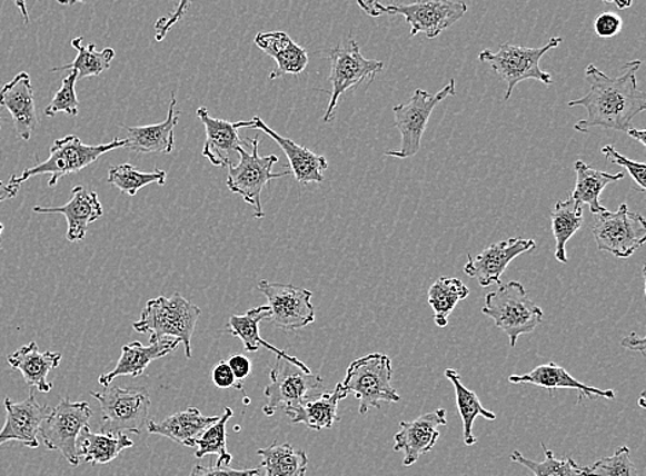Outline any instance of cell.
<instances>
[{
	"mask_svg": "<svg viewBox=\"0 0 646 476\" xmlns=\"http://www.w3.org/2000/svg\"><path fill=\"white\" fill-rule=\"evenodd\" d=\"M642 63L639 60L628 61L617 78L608 77L594 63L587 66L585 75L590 91L579 100L568 102L570 108L584 107L587 110V118L575 125L576 131L586 133L596 127L615 131L633 129V119L646 109L645 92L637 87Z\"/></svg>",
	"mask_w": 646,
	"mask_h": 476,
	"instance_id": "6da1fadb",
	"label": "cell"
},
{
	"mask_svg": "<svg viewBox=\"0 0 646 476\" xmlns=\"http://www.w3.org/2000/svg\"><path fill=\"white\" fill-rule=\"evenodd\" d=\"M201 316L198 306L190 304L181 294L171 298L159 296L149 300L141 313L140 321L132 324L138 334H149V344L161 340H178L185 347V356L192 358L190 340L195 334L196 324Z\"/></svg>",
	"mask_w": 646,
	"mask_h": 476,
	"instance_id": "7a4b0ae2",
	"label": "cell"
},
{
	"mask_svg": "<svg viewBox=\"0 0 646 476\" xmlns=\"http://www.w3.org/2000/svg\"><path fill=\"white\" fill-rule=\"evenodd\" d=\"M481 311L509 336L513 348L520 336L533 334L544 321V310L529 298L518 281L500 284L495 292L486 296Z\"/></svg>",
	"mask_w": 646,
	"mask_h": 476,
	"instance_id": "3957f363",
	"label": "cell"
},
{
	"mask_svg": "<svg viewBox=\"0 0 646 476\" xmlns=\"http://www.w3.org/2000/svg\"><path fill=\"white\" fill-rule=\"evenodd\" d=\"M126 147V139L120 138H115L109 143L91 147V145L83 143L82 139L77 136H67L57 139L53 147L50 148L48 160L39 162L32 168H27V170L21 172V176L11 177L10 184L20 186L30 178L49 173V188H54L62 177L82 171L86 167L100 159L102 155Z\"/></svg>",
	"mask_w": 646,
	"mask_h": 476,
	"instance_id": "277c9868",
	"label": "cell"
},
{
	"mask_svg": "<svg viewBox=\"0 0 646 476\" xmlns=\"http://www.w3.org/2000/svg\"><path fill=\"white\" fill-rule=\"evenodd\" d=\"M391 359L385 354L372 353L349 365L342 386L359 399V411L365 416L369 409H379L382 404L399 403L401 397L391 386Z\"/></svg>",
	"mask_w": 646,
	"mask_h": 476,
	"instance_id": "5b68a950",
	"label": "cell"
},
{
	"mask_svg": "<svg viewBox=\"0 0 646 476\" xmlns=\"http://www.w3.org/2000/svg\"><path fill=\"white\" fill-rule=\"evenodd\" d=\"M563 38H551L544 48L530 49L524 46L504 43L499 51L483 50L478 60L493 68V71L506 83L505 101H509L516 86L523 80L534 79L546 86L553 85L550 73L540 68L539 62L547 51L558 48Z\"/></svg>",
	"mask_w": 646,
	"mask_h": 476,
	"instance_id": "8992f818",
	"label": "cell"
},
{
	"mask_svg": "<svg viewBox=\"0 0 646 476\" xmlns=\"http://www.w3.org/2000/svg\"><path fill=\"white\" fill-rule=\"evenodd\" d=\"M102 410L101 433L141 434L147 427L151 397L147 388L107 387L101 393H90Z\"/></svg>",
	"mask_w": 646,
	"mask_h": 476,
	"instance_id": "52a82bcc",
	"label": "cell"
},
{
	"mask_svg": "<svg viewBox=\"0 0 646 476\" xmlns=\"http://www.w3.org/2000/svg\"><path fill=\"white\" fill-rule=\"evenodd\" d=\"M269 376L270 383L265 388L268 404L262 409L267 416H274L279 408L285 409L316 396L322 387V377L310 371L297 357H277Z\"/></svg>",
	"mask_w": 646,
	"mask_h": 476,
	"instance_id": "ba28073f",
	"label": "cell"
},
{
	"mask_svg": "<svg viewBox=\"0 0 646 476\" xmlns=\"http://www.w3.org/2000/svg\"><path fill=\"white\" fill-rule=\"evenodd\" d=\"M454 96H457V87H455V80L451 79L436 95L418 89L414 91L411 100L396 106L394 108L395 126L400 131L401 145L399 149L388 150L385 155L396 159H409L418 155L433 110L446 98Z\"/></svg>",
	"mask_w": 646,
	"mask_h": 476,
	"instance_id": "9c48e42d",
	"label": "cell"
},
{
	"mask_svg": "<svg viewBox=\"0 0 646 476\" xmlns=\"http://www.w3.org/2000/svg\"><path fill=\"white\" fill-rule=\"evenodd\" d=\"M331 73L330 102L326 110L325 123H330L336 116L339 98L346 91L355 89L362 83H372L377 75L384 71V62L378 60H367L361 54L360 46L355 39L346 40L344 44L337 46L330 51Z\"/></svg>",
	"mask_w": 646,
	"mask_h": 476,
	"instance_id": "30bf717a",
	"label": "cell"
},
{
	"mask_svg": "<svg viewBox=\"0 0 646 476\" xmlns=\"http://www.w3.org/2000/svg\"><path fill=\"white\" fill-rule=\"evenodd\" d=\"M250 143V153L245 148L238 149L240 161L238 166H229L227 186L232 194L241 196V199L248 206L256 208L254 217L264 218L265 212L261 197L265 186L274 181V179L286 177L291 172H272V168L276 162H279V158L276 155L261 158L258 153L259 138H252Z\"/></svg>",
	"mask_w": 646,
	"mask_h": 476,
	"instance_id": "8fae6325",
	"label": "cell"
},
{
	"mask_svg": "<svg viewBox=\"0 0 646 476\" xmlns=\"http://www.w3.org/2000/svg\"><path fill=\"white\" fill-rule=\"evenodd\" d=\"M92 410L88 403H72L71 399H61L54 409L40 424L39 434L43 438L46 448L59 450L67 462L78 467V439L80 433L89 427Z\"/></svg>",
	"mask_w": 646,
	"mask_h": 476,
	"instance_id": "7c38bea8",
	"label": "cell"
},
{
	"mask_svg": "<svg viewBox=\"0 0 646 476\" xmlns=\"http://www.w3.org/2000/svg\"><path fill=\"white\" fill-rule=\"evenodd\" d=\"M592 234L598 249L620 259L630 258L646 242V222L642 214L622 205L615 212L594 215Z\"/></svg>",
	"mask_w": 646,
	"mask_h": 476,
	"instance_id": "4fadbf2b",
	"label": "cell"
},
{
	"mask_svg": "<svg viewBox=\"0 0 646 476\" xmlns=\"http://www.w3.org/2000/svg\"><path fill=\"white\" fill-rule=\"evenodd\" d=\"M467 13L465 2L454 0H415L409 4L385 6L386 16H402L411 27V37L424 33L428 39H435L441 32L453 27Z\"/></svg>",
	"mask_w": 646,
	"mask_h": 476,
	"instance_id": "5bb4252c",
	"label": "cell"
},
{
	"mask_svg": "<svg viewBox=\"0 0 646 476\" xmlns=\"http://www.w3.org/2000/svg\"><path fill=\"white\" fill-rule=\"evenodd\" d=\"M258 291L267 296L270 321L277 328L298 330L315 323V307L308 289L294 287L292 284L259 281Z\"/></svg>",
	"mask_w": 646,
	"mask_h": 476,
	"instance_id": "9a60e30c",
	"label": "cell"
},
{
	"mask_svg": "<svg viewBox=\"0 0 646 476\" xmlns=\"http://www.w3.org/2000/svg\"><path fill=\"white\" fill-rule=\"evenodd\" d=\"M536 242L533 238H509V240L499 241L487 247L477 257L467 259L464 267L466 276L477 278L483 288L499 284L500 277L513 260L535 249Z\"/></svg>",
	"mask_w": 646,
	"mask_h": 476,
	"instance_id": "2e32d148",
	"label": "cell"
},
{
	"mask_svg": "<svg viewBox=\"0 0 646 476\" xmlns=\"http://www.w3.org/2000/svg\"><path fill=\"white\" fill-rule=\"evenodd\" d=\"M6 422L0 429V449L9 443H20L27 448H39V428L49 415L48 405H40L31 391L27 399L14 403L4 399Z\"/></svg>",
	"mask_w": 646,
	"mask_h": 476,
	"instance_id": "e0dca14e",
	"label": "cell"
},
{
	"mask_svg": "<svg viewBox=\"0 0 646 476\" xmlns=\"http://www.w3.org/2000/svg\"><path fill=\"white\" fill-rule=\"evenodd\" d=\"M446 410L437 409L414 422H401L400 432L395 435V452L404 453V467H411L420 457L429 453L440 439L438 427L447 426Z\"/></svg>",
	"mask_w": 646,
	"mask_h": 476,
	"instance_id": "ac0fdd59",
	"label": "cell"
},
{
	"mask_svg": "<svg viewBox=\"0 0 646 476\" xmlns=\"http://www.w3.org/2000/svg\"><path fill=\"white\" fill-rule=\"evenodd\" d=\"M198 118L206 129V142L201 155L209 159L212 166L229 167L232 165L230 153L238 152L239 148H245L246 142L240 138L241 129H252L254 121H227L212 118L205 107L198 109Z\"/></svg>",
	"mask_w": 646,
	"mask_h": 476,
	"instance_id": "d6986e66",
	"label": "cell"
},
{
	"mask_svg": "<svg viewBox=\"0 0 646 476\" xmlns=\"http://www.w3.org/2000/svg\"><path fill=\"white\" fill-rule=\"evenodd\" d=\"M37 214H61L68 222L67 240L69 242L83 241L89 226L103 215V208L96 191H89L85 186H74L72 199L60 207H33Z\"/></svg>",
	"mask_w": 646,
	"mask_h": 476,
	"instance_id": "ffe728a7",
	"label": "cell"
},
{
	"mask_svg": "<svg viewBox=\"0 0 646 476\" xmlns=\"http://www.w3.org/2000/svg\"><path fill=\"white\" fill-rule=\"evenodd\" d=\"M0 106L8 109L13 118L17 136L30 141L38 126L37 103L30 75L17 73L13 80L0 90Z\"/></svg>",
	"mask_w": 646,
	"mask_h": 476,
	"instance_id": "44dd1931",
	"label": "cell"
},
{
	"mask_svg": "<svg viewBox=\"0 0 646 476\" xmlns=\"http://www.w3.org/2000/svg\"><path fill=\"white\" fill-rule=\"evenodd\" d=\"M252 130H259L279 145L282 152L286 153L288 161H290L291 173L296 177L297 181L302 185L308 184H322L325 182V172L328 168V161L325 156L311 152L310 149L299 147L298 143L294 142L290 138H285L279 136L276 131L270 129L264 123L261 118L254 116Z\"/></svg>",
	"mask_w": 646,
	"mask_h": 476,
	"instance_id": "7402d4cb",
	"label": "cell"
},
{
	"mask_svg": "<svg viewBox=\"0 0 646 476\" xmlns=\"http://www.w3.org/2000/svg\"><path fill=\"white\" fill-rule=\"evenodd\" d=\"M254 43L264 51L265 54L272 57L276 67L270 73L269 79L276 80L286 75L302 73L309 63L308 50L297 44L290 38V34L281 31L258 33Z\"/></svg>",
	"mask_w": 646,
	"mask_h": 476,
	"instance_id": "603a6c76",
	"label": "cell"
},
{
	"mask_svg": "<svg viewBox=\"0 0 646 476\" xmlns=\"http://www.w3.org/2000/svg\"><path fill=\"white\" fill-rule=\"evenodd\" d=\"M177 98L172 92L169 113L159 125L125 127L127 129V149L136 153L169 155L175 149V129L180 121L181 112H176Z\"/></svg>",
	"mask_w": 646,
	"mask_h": 476,
	"instance_id": "cb8c5ba5",
	"label": "cell"
},
{
	"mask_svg": "<svg viewBox=\"0 0 646 476\" xmlns=\"http://www.w3.org/2000/svg\"><path fill=\"white\" fill-rule=\"evenodd\" d=\"M348 396L349 393L345 390L342 383H338L336 390L316 394L302 403L287 406L285 411L291 416L292 424H305L316 432H321L339 422L338 405Z\"/></svg>",
	"mask_w": 646,
	"mask_h": 476,
	"instance_id": "d4e9b609",
	"label": "cell"
},
{
	"mask_svg": "<svg viewBox=\"0 0 646 476\" xmlns=\"http://www.w3.org/2000/svg\"><path fill=\"white\" fill-rule=\"evenodd\" d=\"M509 381L513 383V385L538 386L545 388V390H549L550 394L558 390V388H568V390L578 391V404L582 403L584 397L615 398L614 390H599V388L586 386L584 383L576 380L567 369L558 367V365L554 363L540 365V367L535 368L525 375H511Z\"/></svg>",
	"mask_w": 646,
	"mask_h": 476,
	"instance_id": "484cf974",
	"label": "cell"
},
{
	"mask_svg": "<svg viewBox=\"0 0 646 476\" xmlns=\"http://www.w3.org/2000/svg\"><path fill=\"white\" fill-rule=\"evenodd\" d=\"M61 354L53 351H39L34 341L22 346L8 357L11 368L19 370L27 386L37 388L39 393L48 394L53 390V385L48 379L51 370L59 368Z\"/></svg>",
	"mask_w": 646,
	"mask_h": 476,
	"instance_id": "4316f807",
	"label": "cell"
},
{
	"mask_svg": "<svg viewBox=\"0 0 646 476\" xmlns=\"http://www.w3.org/2000/svg\"><path fill=\"white\" fill-rule=\"evenodd\" d=\"M178 345H180L178 340H161L149 344V346H143L140 341H132V344L122 347V356H120L117 367L100 376L98 381L101 386L108 387L119 376H141L149 365L156 359L169 356Z\"/></svg>",
	"mask_w": 646,
	"mask_h": 476,
	"instance_id": "83f0119b",
	"label": "cell"
},
{
	"mask_svg": "<svg viewBox=\"0 0 646 476\" xmlns=\"http://www.w3.org/2000/svg\"><path fill=\"white\" fill-rule=\"evenodd\" d=\"M218 419L219 416H205L199 409L189 408L167 417L163 422H148L147 429L149 434L163 435L187 448H196V440Z\"/></svg>",
	"mask_w": 646,
	"mask_h": 476,
	"instance_id": "f1b7e54d",
	"label": "cell"
},
{
	"mask_svg": "<svg viewBox=\"0 0 646 476\" xmlns=\"http://www.w3.org/2000/svg\"><path fill=\"white\" fill-rule=\"evenodd\" d=\"M575 172L576 186L570 199L582 207H584V205L590 207V212L593 215L607 211L602 206V202H599V196H602L603 190L607 188L609 184H615L625 178V173H609L594 170V168L588 167L586 162L582 160L575 162Z\"/></svg>",
	"mask_w": 646,
	"mask_h": 476,
	"instance_id": "f546056e",
	"label": "cell"
},
{
	"mask_svg": "<svg viewBox=\"0 0 646 476\" xmlns=\"http://www.w3.org/2000/svg\"><path fill=\"white\" fill-rule=\"evenodd\" d=\"M135 443L127 434L92 433L86 427L78 439V456L80 463L107 464L117 458L120 453L132 448Z\"/></svg>",
	"mask_w": 646,
	"mask_h": 476,
	"instance_id": "4dcf8cb0",
	"label": "cell"
},
{
	"mask_svg": "<svg viewBox=\"0 0 646 476\" xmlns=\"http://www.w3.org/2000/svg\"><path fill=\"white\" fill-rule=\"evenodd\" d=\"M270 318L269 306H258L248 310L246 315L230 316L228 323L227 334L235 336V338L244 341L245 350L247 353L258 351L264 347L267 350L276 354L277 357H287L288 354L274 345L268 344L259 334V323L264 319Z\"/></svg>",
	"mask_w": 646,
	"mask_h": 476,
	"instance_id": "1f68e13d",
	"label": "cell"
},
{
	"mask_svg": "<svg viewBox=\"0 0 646 476\" xmlns=\"http://www.w3.org/2000/svg\"><path fill=\"white\" fill-rule=\"evenodd\" d=\"M446 377L453 383L455 388V396H457V406L461 423H464V440L466 446H475L477 438L473 434V426L478 416L484 419L494 422L496 415L491 410L484 408L480 398L475 391L469 390L461 385V377L457 369H447Z\"/></svg>",
	"mask_w": 646,
	"mask_h": 476,
	"instance_id": "d6a6232c",
	"label": "cell"
},
{
	"mask_svg": "<svg viewBox=\"0 0 646 476\" xmlns=\"http://www.w3.org/2000/svg\"><path fill=\"white\" fill-rule=\"evenodd\" d=\"M262 457L261 468L267 476H305L309 466V458L304 450H296L290 444H274L268 448L259 449Z\"/></svg>",
	"mask_w": 646,
	"mask_h": 476,
	"instance_id": "836d02e7",
	"label": "cell"
},
{
	"mask_svg": "<svg viewBox=\"0 0 646 476\" xmlns=\"http://www.w3.org/2000/svg\"><path fill=\"white\" fill-rule=\"evenodd\" d=\"M551 230L556 240V259L559 264H567V242L584 225V207L576 205L573 199L558 201L550 214Z\"/></svg>",
	"mask_w": 646,
	"mask_h": 476,
	"instance_id": "e575fe53",
	"label": "cell"
},
{
	"mask_svg": "<svg viewBox=\"0 0 646 476\" xmlns=\"http://www.w3.org/2000/svg\"><path fill=\"white\" fill-rule=\"evenodd\" d=\"M83 38H74L72 48L78 51L77 58L71 63L63 67L51 69L53 72L74 71L78 73V80L85 78L100 77L101 73L111 68L115 50L112 48L97 51L96 44H83Z\"/></svg>",
	"mask_w": 646,
	"mask_h": 476,
	"instance_id": "d590c367",
	"label": "cell"
},
{
	"mask_svg": "<svg viewBox=\"0 0 646 476\" xmlns=\"http://www.w3.org/2000/svg\"><path fill=\"white\" fill-rule=\"evenodd\" d=\"M470 289L458 278L441 277L429 289V305L435 311L437 327L446 328L448 318L460 300L469 296Z\"/></svg>",
	"mask_w": 646,
	"mask_h": 476,
	"instance_id": "8d00e7d4",
	"label": "cell"
},
{
	"mask_svg": "<svg viewBox=\"0 0 646 476\" xmlns=\"http://www.w3.org/2000/svg\"><path fill=\"white\" fill-rule=\"evenodd\" d=\"M233 410L225 408L219 419L211 424L203 434L196 440V458H203L207 455H217L216 466L228 467L232 463V455L227 449V423L232 419Z\"/></svg>",
	"mask_w": 646,
	"mask_h": 476,
	"instance_id": "74e56055",
	"label": "cell"
},
{
	"mask_svg": "<svg viewBox=\"0 0 646 476\" xmlns=\"http://www.w3.org/2000/svg\"><path fill=\"white\" fill-rule=\"evenodd\" d=\"M167 172L155 168L152 172H141L136 170L131 165H119L109 168L108 184L118 188L127 196H136L138 191L146 188L148 185L158 184L163 186L166 184Z\"/></svg>",
	"mask_w": 646,
	"mask_h": 476,
	"instance_id": "f35d334b",
	"label": "cell"
},
{
	"mask_svg": "<svg viewBox=\"0 0 646 476\" xmlns=\"http://www.w3.org/2000/svg\"><path fill=\"white\" fill-rule=\"evenodd\" d=\"M541 448L545 452L544 462L530 460L518 450L511 453V462L529 469L534 476H585V467L578 466L574 458H557L553 450L546 448L545 444H541Z\"/></svg>",
	"mask_w": 646,
	"mask_h": 476,
	"instance_id": "ab89813d",
	"label": "cell"
},
{
	"mask_svg": "<svg viewBox=\"0 0 646 476\" xmlns=\"http://www.w3.org/2000/svg\"><path fill=\"white\" fill-rule=\"evenodd\" d=\"M585 469V476H638L627 446H622L614 456L599 458L592 467Z\"/></svg>",
	"mask_w": 646,
	"mask_h": 476,
	"instance_id": "60d3db41",
	"label": "cell"
},
{
	"mask_svg": "<svg viewBox=\"0 0 646 476\" xmlns=\"http://www.w3.org/2000/svg\"><path fill=\"white\" fill-rule=\"evenodd\" d=\"M77 81L78 73L74 71L69 72V75L62 79L61 89L57 91L53 100H51L48 108L44 109V115L48 116V118H53L54 115L60 112L77 118L79 115Z\"/></svg>",
	"mask_w": 646,
	"mask_h": 476,
	"instance_id": "b9f144b4",
	"label": "cell"
},
{
	"mask_svg": "<svg viewBox=\"0 0 646 476\" xmlns=\"http://www.w3.org/2000/svg\"><path fill=\"white\" fill-rule=\"evenodd\" d=\"M602 152L605 158L613 162V165L625 167L628 173H630L633 181L636 182L637 190L642 191V194H645V162H637L625 158V156H622L619 152H617L614 145H605V147L602 149Z\"/></svg>",
	"mask_w": 646,
	"mask_h": 476,
	"instance_id": "7bdbcfd3",
	"label": "cell"
},
{
	"mask_svg": "<svg viewBox=\"0 0 646 476\" xmlns=\"http://www.w3.org/2000/svg\"><path fill=\"white\" fill-rule=\"evenodd\" d=\"M192 0H180L178 2L177 8L172 11L169 16L160 17L158 21L155 22V40L156 42H163L167 33L170 32V29L180 22L185 14L188 13V9Z\"/></svg>",
	"mask_w": 646,
	"mask_h": 476,
	"instance_id": "ee69618b",
	"label": "cell"
},
{
	"mask_svg": "<svg viewBox=\"0 0 646 476\" xmlns=\"http://www.w3.org/2000/svg\"><path fill=\"white\" fill-rule=\"evenodd\" d=\"M622 28V17L610 13V11H608V13L599 14L596 21H594V31H596L598 37L603 39L616 37L617 33H620Z\"/></svg>",
	"mask_w": 646,
	"mask_h": 476,
	"instance_id": "f6af8a7d",
	"label": "cell"
},
{
	"mask_svg": "<svg viewBox=\"0 0 646 476\" xmlns=\"http://www.w3.org/2000/svg\"><path fill=\"white\" fill-rule=\"evenodd\" d=\"M251 474L259 475L261 474V469H235L225 466H201V464H199V466H196L192 469V473H190L189 476H248Z\"/></svg>",
	"mask_w": 646,
	"mask_h": 476,
	"instance_id": "bcb514c9",
	"label": "cell"
},
{
	"mask_svg": "<svg viewBox=\"0 0 646 476\" xmlns=\"http://www.w3.org/2000/svg\"><path fill=\"white\" fill-rule=\"evenodd\" d=\"M212 381L219 388H230L236 387L239 390H244V383L236 380L232 369H230L228 363H219L215 369H212Z\"/></svg>",
	"mask_w": 646,
	"mask_h": 476,
	"instance_id": "7dc6e473",
	"label": "cell"
},
{
	"mask_svg": "<svg viewBox=\"0 0 646 476\" xmlns=\"http://www.w3.org/2000/svg\"><path fill=\"white\" fill-rule=\"evenodd\" d=\"M228 365L232 369L236 380L244 383L248 376H250L252 370V365L250 359L241 354H235V356L228 359Z\"/></svg>",
	"mask_w": 646,
	"mask_h": 476,
	"instance_id": "c3c4849f",
	"label": "cell"
},
{
	"mask_svg": "<svg viewBox=\"0 0 646 476\" xmlns=\"http://www.w3.org/2000/svg\"><path fill=\"white\" fill-rule=\"evenodd\" d=\"M356 2L367 16L374 19L385 14V6L379 3V0H356Z\"/></svg>",
	"mask_w": 646,
	"mask_h": 476,
	"instance_id": "681fc988",
	"label": "cell"
},
{
	"mask_svg": "<svg viewBox=\"0 0 646 476\" xmlns=\"http://www.w3.org/2000/svg\"><path fill=\"white\" fill-rule=\"evenodd\" d=\"M622 346L627 348V350L638 351L645 356V338L643 336L630 334L622 340Z\"/></svg>",
	"mask_w": 646,
	"mask_h": 476,
	"instance_id": "f907efd6",
	"label": "cell"
},
{
	"mask_svg": "<svg viewBox=\"0 0 646 476\" xmlns=\"http://www.w3.org/2000/svg\"><path fill=\"white\" fill-rule=\"evenodd\" d=\"M20 186L14 184H4L0 181V205L2 202L14 199L19 194Z\"/></svg>",
	"mask_w": 646,
	"mask_h": 476,
	"instance_id": "816d5d0a",
	"label": "cell"
},
{
	"mask_svg": "<svg viewBox=\"0 0 646 476\" xmlns=\"http://www.w3.org/2000/svg\"><path fill=\"white\" fill-rule=\"evenodd\" d=\"M627 132L628 137H632L634 139H636V141H638L639 143L643 145V147H645L646 142H645V130H637V129H630Z\"/></svg>",
	"mask_w": 646,
	"mask_h": 476,
	"instance_id": "f5cc1de1",
	"label": "cell"
},
{
	"mask_svg": "<svg viewBox=\"0 0 646 476\" xmlns=\"http://www.w3.org/2000/svg\"><path fill=\"white\" fill-rule=\"evenodd\" d=\"M17 8L21 11L22 19H24L26 24L30 22V13H28L27 9V0H14Z\"/></svg>",
	"mask_w": 646,
	"mask_h": 476,
	"instance_id": "db71d44e",
	"label": "cell"
},
{
	"mask_svg": "<svg viewBox=\"0 0 646 476\" xmlns=\"http://www.w3.org/2000/svg\"><path fill=\"white\" fill-rule=\"evenodd\" d=\"M605 3H614L617 9L625 10L632 8L633 0H604Z\"/></svg>",
	"mask_w": 646,
	"mask_h": 476,
	"instance_id": "11a10c76",
	"label": "cell"
},
{
	"mask_svg": "<svg viewBox=\"0 0 646 476\" xmlns=\"http://www.w3.org/2000/svg\"><path fill=\"white\" fill-rule=\"evenodd\" d=\"M86 0H57V3H60L62 6H73L77 3H85Z\"/></svg>",
	"mask_w": 646,
	"mask_h": 476,
	"instance_id": "9f6ffc18",
	"label": "cell"
},
{
	"mask_svg": "<svg viewBox=\"0 0 646 476\" xmlns=\"http://www.w3.org/2000/svg\"><path fill=\"white\" fill-rule=\"evenodd\" d=\"M3 234V224H0V236ZM0 247H2V242H0Z\"/></svg>",
	"mask_w": 646,
	"mask_h": 476,
	"instance_id": "6f0895ef",
	"label": "cell"
},
{
	"mask_svg": "<svg viewBox=\"0 0 646 476\" xmlns=\"http://www.w3.org/2000/svg\"><path fill=\"white\" fill-rule=\"evenodd\" d=\"M0 129H2V115H0Z\"/></svg>",
	"mask_w": 646,
	"mask_h": 476,
	"instance_id": "680465c9",
	"label": "cell"
},
{
	"mask_svg": "<svg viewBox=\"0 0 646 476\" xmlns=\"http://www.w3.org/2000/svg\"><path fill=\"white\" fill-rule=\"evenodd\" d=\"M248 476H258V475H256V474H251V475H248Z\"/></svg>",
	"mask_w": 646,
	"mask_h": 476,
	"instance_id": "91938a15",
	"label": "cell"
}]
</instances>
